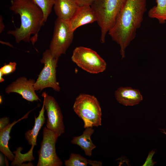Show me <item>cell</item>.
I'll return each mask as SVG.
<instances>
[{"label":"cell","instance_id":"1","mask_svg":"<svg viewBox=\"0 0 166 166\" xmlns=\"http://www.w3.org/2000/svg\"><path fill=\"white\" fill-rule=\"evenodd\" d=\"M146 2L147 0H127L108 33L113 40L120 45L122 58L125 57L126 48L135 38L141 26Z\"/></svg>","mask_w":166,"mask_h":166},{"label":"cell","instance_id":"3","mask_svg":"<svg viewBox=\"0 0 166 166\" xmlns=\"http://www.w3.org/2000/svg\"><path fill=\"white\" fill-rule=\"evenodd\" d=\"M127 0H95L91 6L97 16L100 28V41L105 42L106 35L114 25Z\"/></svg>","mask_w":166,"mask_h":166},{"label":"cell","instance_id":"14","mask_svg":"<svg viewBox=\"0 0 166 166\" xmlns=\"http://www.w3.org/2000/svg\"><path fill=\"white\" fill-rule=\"evenodd\" d=\"M94 132L93 127L87 128L81 135L73 137L71 140L72 144L79 146L84 151L85 155L89 156H91L92 150L96 147L91 138Z\"/></svg>","mask_w":166,"mask_h":166},{"label":"cell","instance_id":"11","mask_svg":"<svg viewBox=\"0 0 166 166\" xmlns=\"http://www.w3.org/2000/svg\"><path fill=\"white\" fill-rule=\"evenodd\" d=\"M96 14L90 5L80 6L72 18L68 21L71 30L74 31L79 27L97 22Z\"/></svg>","mask_w":166,"mask_h":166},{"label":"cell","instance_id":"5","mask_svg":"<svg viewBox=\"0 0 166 166\" xmlns=\"http://www.w3.org/2000/svg\"><path fill=\"white\" fill-rule=\"evenodd\" d=\"M58 60L52 56L49 49L43 53L40 61L44 64V66L34 84L36 91L40 90V92L47 88H52L57 92L60 91L61 88L56 77Z\"/></svg>","mask_w":166,"mask_h":166},{"label":"cell","instance_id":"19","mask_svg":"<svg viewBox=\"0 0 166 166\" xmlns=\"http://www.w3.org/2000/svg\"><path fill=\"white\" fill-rule=\"evenodd\" d=\"M32 0L42 10L44 15V22L45 24L52 12L55 0Z\"/></svg>","mask_w":166,"mask_h":166},{"label":"cell","instance_id":"20","mask_svg":"<svg viewBox=\"0 0 166 166\" xmlns=\"http://www.w3.org/2000/svg\"><path fill=\"white\" fill-rule=\"evenodd\" d=\"M17 64L15 62H10L8 64H5L0 69L3 75H6L14 72L16 70Z\"/></svg>","mask_w":166,"mask_h":166},{"label":"cell","instance_id":"4","mask_svg":"<svg viewBox=\"0 0 166 166\" xmlns=\"http://www.w3.org/2000/svg\"><path fill=\"white\" fill-rule=\"evenodd\" d=\"M73 109L83 121L84 128L101 125V109L99 102L94 96L80 94L75 99Z\"/></svg>","mask_w":166,"mask_h":166},{"label":"cell","instance_id":"10","mask_svg":"<svg viewBox=\"0 0 166 166\" xmlns=\"http://www.w3.org/2000/svg\"><path fill=\"white\" fill-rule=\"evenodd\" d=\"M35 82L34 79L28 80L26 77H20L6 87L5 91L8 94L11 93H18L28 101H41L35 92L34 87Z\"/></svg>","mask_w":166,"mask_h":166},{"label":"cell","instance_id":"16","mask_svg":"<svg viewBox=\"0 0 166 166\" xmlns=\"http://www.w3.org/2000/svg\"><path fill=\"white\" fill-rule=\"evenodd\" d=\"M45 111L44 105L43 103L38 117H36L34 116L35 122L33 128L31 130H28L25 133L26 139L29 145H31V149H33L34 146L37 145V136L39 131L45 122Z\"/></svg>","mask_w":166,"mask_h":166},{"label":"cell","instance_id":"22","mask_svg":"<svg viewBox=\"0 0 166 166\" xmlns=\"http://www.w3.org/2000/svg\"><path fill=\"white\" fill-rule=\"evenodd\" d=\"M79 6H91L95 0H76Z\"/></svg>","mask_w":166,"mask_h":166},{"label":"cell","instance_id":"23","mask_svg":"<svg viewBox=\"0 0 166 166\" xmlns=\"http://www.w3.org/2000/svg\"><path fill=\"white\" fill-rule=\"evenodd\" d=\"M5 25L3 22L2 16L1 15L0 16V33L1 34L5 28Z\"/></svg>","mask_w":166,"mask_h":166},{"label":"cell","instance_id":"13","mask_svg":"<svg viewBox=\"0 0 166 166\" xmlns=\"http://www.w3.org/2000/svg\"><path fill=\"white\" fill-rule=\"evenodd\" d=\"M118 102L125 106H133L139 104L143 97L139 90L130 87H121L115 93Z\"/></svg>","mask_w":166,"mask_h":166},{"label":"cell","instance_id":"26","mask_svg":"<svg viewBox=\"0 0 166 166\" xmlns=\"http://www.w3.org/2000/svg\"><path fill=\"white\" fill-rule=\"evenodd\" d=\"M2 97H1V96H0V103H2Z\"/></svg>","mask_w":166,"mask_h":166},{"label":"cell","instance_id":"8","mask_svg":"<svg viewBox=\"0 0 166 166\" xmlns=\"http://www.w3.org/2000/svg\"><path fill=\"white\" fill-rule=\"evenodd\" d=\"M58 137L53 131L44 127L43 139L38 151L37 166H61L62 162L57 156L55 144Z\"/></svg>","mask_w":166,"mask_h":166},{"label":"cell","instance_id":"25","mask_svg":"<svg viewBox=\"0 0 166 166\" xmlns=\"http://www.w3.org/2000/svg\"><path fill=\"white\" fill-rule=\"evenodd\" d=\"M3 74L2 72L0 71V82H2L4 81V79L3 78L2 76Z\"/></svg>","mask_w":166,"mask_h":166},{"label":"cell","instance_id":"6","mask_svg":"<svg viewBox=\"0 0 166 166\" xmlns=\"http://www.w3.org/2000/svg\"><path fill=\"white\" fill-rule=\"evenodd\" d=\"M74 32L69 27L68 22L57 18L55 21L53 35L49 50L52 56L58 59L71 43Z\"/></svg>","mask_w":166,"mask_h":166},{"label":"cell","instance_id":"12","mask_svg":"<svg viewBox=\"0 0 166 166\" xmlns=\"http://www.w3.org/2000/svg\"><path fill=\"white\" fill-rule=\"evenodd\" d=\"M79 6L76 0H55L53 7L57 18L68 21L73 17Z\"/></svg>","mask_w":166,"mask_h":166},{"label":"cell","instance_id":"9","mask_svg":"<svg viewBox=\"0 0 166 166\" xmlns=\"http://www.w3.org/2000/svg\"><path fill=\"white\" fill-rule=\"evenodd\" d=\"M42 96L44 98L43 103L47 117L46 127L58 137L65 130L60 107L55 99L45 92L43 93Z\"/></svg>","mask_w":166,"mask_h":166},{"label":"cell","instance_id":"7","mask_svg":"<svg viewBox=\"0 0 166 166\" xmlns=\"http://www.w3.org/2000/svg\"><path fill=\"white\" fill-rule=\"evenodd\" d=\"M71 59L80 68L91 73L102 72L106 67L105 61L96 51L83 46L74 49Z\"/></svg>","mask_w":166,"mask_h":166},{"label":"cell","instance_id":"15","mask_svg":"<svg viewBox=\"0 0 166 166\" xmlns=\"http://www.w3.org/2000/svg\"><path fill=\"white\" fill-rule=\"evenodd\" d=\"M33 110L28 112L22 117L17 121H14L4 129L0 131V151L7 157L8 160L12 161L15 156L10 150L8 146V142L11 138L10 134L13 126L21 120L28 117L29 113Z\"/></svg>","mask_w":166,"mask_h":166},{"label":"cell","instance_id":"24","mask_svg":"<svg viewBox=\"0 0 166 166\" xmlns=\"http://www.w3.org/2000/svg\"><path fill=\"white\" fill-rule=\"evenodd\" d=\"M0 166H2L4 165V159L3 157V156L2 155V154L0 153Z\"/></svg>","mask_w":166,"mask_h":166},{"label":"cell","instance_id":"21","mask_svg":"<svg viewBox=\"0 0 166 166\" xmlns=\"http://www.w3.org/2000/svg\"><path fill=\"white\" fill-rule=\"evenodd\" d=\"M10 119L7 117H4L0 119V131L5 128L10 123Z\"/></svg>","mask_w":166,"mask_h":166},{"label":"cell","instance_id":"17","mask_svg":"<svg viewBox=\"0 0 166 166\" xmlns=\"http://www.w3.org/2000/svg\"><path fill=\"white\" fill-rule=\"evenodd\" d=\"M156 5L149 10V18L157 19L160 24H164L166 21V0H156Z\"/></svg>","mask_w":166,"mask_h":166},{"label":"cell","instance_id":"18","mask_svg":"<svg viewBox=\"0 0 166 166\" xmlns=\"http://www.w3.org/2000/svg\"><path fill=\"white\" fill-rule=\"evenodd\" d=\"M66 166H86L89 164L93 166H101L102 165L101 161L88 160L79 154L71 153L69 158L65 160Z\"/></svg>","mask_w":166,"mask_h":166},{"label":"cell","instance_id":"2","mask_svg":"<svg viewBox=\"0 0 166 166\" xmlns=\"http://www.w3.org/2000/svg\"><path fill=\"white\" fill-rule=\"evenodd\" d=\"M10 10L19 15L21 25L14 30H10L8 34L13 36L16 43L21 41L34 45L37 41L38 33L44 22V15L41 9L32 0H11Z\"/></svg>","mask_w":166,"mask_h":166}]
</instances>
